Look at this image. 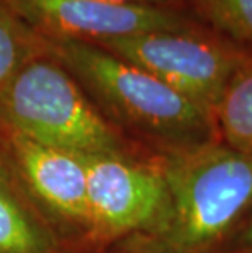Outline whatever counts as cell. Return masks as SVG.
<instances>
[{"instance_id": "obj_14", "label": "cell", "mask_w": 252, "mask_h": 253, "mask_svg": "<svg viewBox=\"0 0 252 253\" xmlns=\"http://www.w3.org/2000/svg\"><path fill=\"white\" fill-rule=\"evenodd\" d=\"M5 129H7V126H5V123L2 121V118H0V134H2Z\"/></svg>"}, {"instance_id": "obj_3", "label": "cell", "mask_w": 252, "mask_h": 253, "mask_svg": "<svg viewBox=\"0 0 252 253\" xmlns=\"http://www.w3.org/2000/svg\"><path fill=\"white\" fill-rule=\"evenodd\" d=\"M0 118L21 136L82 157L149 154L111 127L50 52L30 61L0 90Z\"/></svg>"}, {"instance_id": "obj_11", "label": "cell", "mask_w": 252, "mask_h": 253, "mask_svg": "<svg viewBox=\"0 0 252 253\" xmlns=\"http://www.w3.org/2000/svg\"><path fill=\"white\" fill-rule=\"evenodd\" d=\"M189 10L210 30L252 49V0H189Z\"/></svg>"}, {"instance_id": "obj_15", "label": "cell", "mask_w": 252, "mask_h": 253, "mask_svg": "<svg viewBox=\"0 0 252 253\" xmlns=\"http://www.w3.org/2000/svg\"><path fill=\"white\" fill-rule=\"evenodd\" d=\"M79 253H94V252H79Z\"/></svg>"}, {"instance_id": "obj_7", "label": "cell", "mask_w": 252, "mask_h": 253, "mask_svg": "<svg viewBox=\"0 0 252 253\" xmlns=\"http://www.w3.org/2000/svg\"><path fill=\"white\" fill-rule=\"evenodd\" d=\"M45 40L100 42L152 31L200 26L185 10L110 0H2Z\"/></svg>"}, {"instance_id": "obj_10", "label": "cell", "mask_w": 252, "mask_h": 253, "mask_svg": "<svg viewBox=\"0 0 252 253\" xmlns=\"http://www.w3.org/2000/svg\"><path fill=\"white\" fill-rule=\"evenodd\" d=\"M46 52L45 38L0 0V90L21 67Z\"/></svg>"}, {"instance_id": "obj_5", "label": "cell", "mask_w": 252, "mask_h": 253, "mask_svg": "<svg viewBox=\"0 0 252 253\" xmlns=\"http://www.w3.org/2000/svg\"><path fill=\"white\" fill-rule=\"evenodd\" d=\"M87 250L108 253L151 232L169 208L162 157L149 154L87 155Z\"/></svg>"}, {"instance_id": "obj_2", "label": "cell", "mask_w": 252, "mask_h": 253, "mask_svg": "<svg viewBox=\"0 0 252 253\" xmlns=\"http://www.w3.org/2000/svg\"><path fill=\"white\" fill-rule=\"evenodd\" d=\"M169 208L108 253H218L252 209V160L221 141L162 157Z\"/></svg>"}, {"instance_id": "obj_6", "label": "cell", "mask_w": 252, "mask_h": 253, "mask_svg": "<svg viewBox=\"0 0 252 253\" xmlns=\"http://www.w3.org/2000/svg\"><path fill=\"white\" fill-rule=\"evenodd\" d=\"M0 155L26 198L72 252L87 250V178L82 155L50 147L7 127Z\"/></svg>"}, {"instance_id": "obj_8", "label": "cell", "mask_w": 252, "mask_h": 253, "mask_svg": "<svg viewBox=\"0 0 252 253\" xmlns=\"http://www.w3.org/2000/svg\"><path fill=\"white\" fill-rule=\"evenodd\" d=\"M0 253H76L18 186L0 155Z\"/></svg>"}, {"instance_id": "obj_4", "label": "cell", "mask_w": 252, "mask_h": 253, "mask_svg": "<svg viewBox=\"0 0 252 253\" xmlns=\"http://www.w3.org/2000/svg\"><path fill=\"white\" fill-rule=\"evenodd\" d=\"M135 64L213 118L229 80L252 54L205 25L94 42Z\"/></svg>"}, {"instance_id": "obj_1", "label": "cell", "mask_w": 252, "mask_h": 253, "mask_svg": "<svg viewBox=\"0 0 252 253\" xmlns=\"http://www.w3.org/2000/svg\"><path fill=\"white\" fill-rule=\"evenodd\" d=\"M45 41L100 115L133 145L167 157L218 141L206 111L135 64L94 42Z\"/></svg>"}, {"instance_id": "obj_13", "label": "cell", "mask_w": 252, "mask_h": 253, "mask_svg": "<svg viewBox=\"0 0 252 253\" xmlns=\"http://www.w3.org/2000/svg\"><path fill=\"white\" fill-rule=\"evenodd\" d=\"M110 2L144 5V7L177 8V10H185V12H190V10H189V0H110Z\"/></svg>"}, {"instance_id": "obj_12", "label": "cell", "mask_w": 252, "mask_h": 253, "mask_svg": "<svg viewBox=\"0 0 252 253\" xmlns=\"http://www.w3.org/2000/svg\"><path fill=\"white\" fill-rule=\"evenodd\" d=\"M218 253H252V209Z\"/></svg>"}, {"instance_id": "obj_9", "label": "cell", "mask_w": 252, "mask_h": 253, "mask_svg": "<svg viewBox=\"0 0 252 253\" xmlns=\"http://www.w3.org/2000/svg\"><path fill=\"white\" fill-rule=\"evenodd\" d=\"M213 123L219 141L252 160V54L229 80Z\"/></svg>"}]
</instances>
